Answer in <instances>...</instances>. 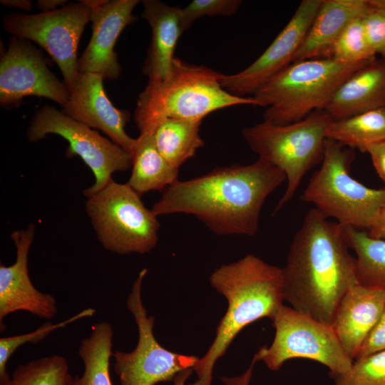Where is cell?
<instances>
[{
    "label": "cell",
    "mask_w": 385,
    "mask_h": 385,
    "mask_svg": "<svg viewBox=\"0 0 385 385\" xmlns=\"http://www.w3.org/2000/svg\"><path fill=\"white\" fill-rule=\"evenodd\" d=\"M367 233L371 237L385 240V205L380 210Z\"/></svg>",
    "instance_id": "cell-35"
},
{
    "label": "cell",
    "mask_w": 385,
    "mask_h": 385,
    "mask_svg": "<svg viewBox=\"0 0 385 385\" xmlns=\"http://www.w3.org/2000/svg\"><path fill=\"white\" fill-rule=\"evenodd\" d=\"M322 0H303L292 17L266 50L244 70L223 74L222 86L240 97L255 92L292 63L320 6Z\"/></svg>",
    "instance_id": "cell-14"
},
{
    "label": "cell",
    "mask_w": 385,
    "mask_h": 385,
    "mask_svg": "<svg viewBox=\"0 0 385 385\" xmlns=\"http://www.w3.org/2000/svg\"><path fill=\"white\" fill-rule=\"evenodd\" d=\"M286 175L258 158L249 165L216 168L167 188L151 210L157 216L192 215L220 235L253 236L262 206Z\"/></svg>",
    "instance_id": "cell-1"
},
{
    "label": "cell",
    "mask_w": 385,
    "mask_h": 385,
    "mask_svg": "<svg viewBox=\"0 0 385 385\" xmlns=\"http://www.w3.org/2000/svg\"><path fill=\"white\" fill-rule=\"evenodd\" d=\"M86 210L100 242L112 252L145 254L158 243V217L127 183L111 180L87 197Z\"/></svg>",
    "instance_id": "cell-8"
},
{
    "label": "cell",
    "mask_w": 385,
    "mask_h": 385,
    "mask_svg": "<svg viewBox=\"0 0 385 385\" xmlns=\"http://www.w3.org/2000/svg\"><path fill=\"white\" fill-rule=\"evenodd\" d=\"M76 385H79L78 381V376H76Z\"/></svg>",
    "instance_id": "cell-41"
},
{
    "label": "cell",
    "mask_w": 385,
    "mask_h": 385,
    "mask_svg": "<svg viewBox=\"0 0 385 385\" xmlns=\"http://www.w3.org/2000/svg\"><path fill=\"white\" fill-rule=\"evenodd\" d=\"M371 62L346 63L330 58L294 62L264 84L253 97L260 106L267 107L265 121L276 125L297 122L314 111H323L339 86Z\"/></svg>",
    "instance_id": "cell-5"
},
{
    "label": "cell",
    "mask_w": 385,
    "mask_h": 385,
    "mask_svg": "<svg viewBox=\"0 0 385 385\" xmlns=\"http://www.w3.org/2000/svg\"><path fill=\"white\" fill-rule=\"evenodd\" d=\"M223 74L205 66L190 64L175 58L169 76L149 81L138 95L134 111L135 125L142 133H153L169 118L202 120L217 110L239 106H260L254 97H240L221 85Z\"/></svg>",
    "instance_id": "cell-4"
},
{
    "label": "cell",
    "mask_w": 385,
    "mask_h": 385,
    "mask_svg": "<svg viewBox=\"0 0 385 385\" xmlns=\"http://www.w3.org/2000/svg\"><path fill=\"white\" fill-rule=\"evenodd\" d=\"M240 0H193L180 9L183 31L203 16H232L242 4Z\"/></svg>",
    "instance_id": "cell-31"
},
{
    "label": "cell",
    "mask_w": 385,
    "mask_h": 385,
    "mask_svg": "<svg viewBox=\"0 0 385 385\" xmlns=\"http://www.w3.org/2000/svg\"><path fill=\"white\" fill-rule=\"evenodd\" d=\"M103 80L96 73H78L61 111L77 121L101 130L130 154L135 138L125 130L130 113L113 105L105 92Z\"/></svg>",
    "instance_id": "cell-17"
},
{
    "label": "cell",
    "mask_w": 385,
    "mask_h": 385,
    "mask_svg": "<svg viewBox=\"0 0 385 385\" xmlns=\"http://www.w3.org/2000/svg\"><path fill=\"white\" fill-rule=\"evenodd\" d=\"M362 16L354 18L346 25L326 58L346 63L371 62L376 59L366 35Z\"/></svg>",
    "instance_id": "cell-28"
},
{
    "label": "cell",
    "mask_w": 385,
    "mask_h": 385,
    "mask_svg": "<svg viewBox=\"0 0 385 385\" xmlns=\"http://www.w3.org/2000/svg\"><path fill=\"white\" fill-rule=\"evenodd\" d=\"M369 11L368 0H322L292 63L326 58L334 42L346 25L354 18L362 16Z\"/></svg>",
    "instance_id": "cell-21"
},
{
    "label": "cell",
    "mask_w": 385,
    "mask_h": 385,
    "mask_svg": "<svg viewBox=\"0 0 385 385\" xmlns=\"http://www.w3.org/2000/svg\"><path fill=\"white\" fill-rule=\"evenodd\" d=\"M255 363L256 361L252 359L249 368L242 374L232 377L222 376V381L225 385H250Z\"/></svg>",
    "instance_id": "cell-36"
},
{
    "label": "cell",
    "mask_w": 385,
    "mask_h": 385,
    "mask_svg": "<svg viewBox=\"0 0 385 385\" xmlns=\"http://www.w3.org/2000/svg\"><path fill=\"white\" fill-rule=\"evenodd\" d=\"M344 227L348 245L356 255L358 284L385 290V240L371 237L362 230Z\"/></svg>",
    "instance_id": "cell-26"
},
{
    "label": "cell",
    "mask_w": 385,
    "mask_h": 385,
    "mask_svg": "<svg viewBox=\"0 0 385 385\" xmlns=\"http://www.w3.org/2000/svg\"><path fill=\"white\" fill-rule=\"evenodd\" d=\"M371 10L385 13V0H368Z\"/></svg>",
    "instance_id": "cell-40"
},
{
    "label": "cell",
    "mask_w": 385,
    "mask_h": 385,
    "mask_svg": "<svg viewBox=\"0 0 385 385\" xmlns=\"http://www.w3.org/2000/svg\"><path fill=\"white\" fill-rule=\"evenodd\" d=\"M35 226L15 230L11 234L16 247V261L9 266L0 264V326L4 319L17 311L28 312L40 319H51L57 314L55 297L35 288L29 275L28 257Z\"/></svg>",
    "instance_id": "cell-16"
},
{
    "label": "cell",
    "mask_w": 385,
    "mask_h": 385,
    "mask_svg": "<svg viewBox=\"0 0 385 385\" xmlns=\"http://www.w3.org/2000/svg\"><path fill=\"white\" fill-rule=\"evenodd\" d=\"M332 121L327 113L317 111L292 123L276 125L264 120L242 129L244 139L259 158L286 175L287 188L273 214L293 197L305 174L322 162L327 128Z\"/></svg>",
    "instance_id": "cell-7"
},
{
    "label": "cell",
    "mask_w": 385,
    "mask_h": 385,
    "mask_svg": "<svg viewBox=\"0 0 385 385\" xmlns=\"http://www.w3.org/2000/svg\"><path fill=\"white\" fill-rule=\"evenodd\" d=\"M384 107L385 59H375L345 80L323 111L340 120Z\"/></svg>",
    "instance_id": "cell-19"
},
{
    "label": "cell",
    "mask_w": 385,
    "mask_h": 385,
    "mask_svg": "<svg viewBox=\"0 0 385 385\" xmlns=\"http://www.w3.org/2000/svg\"><path fill=\"white\" fill-rule=\"evenodd\" d=\"M327 138L365 153L368 145L385 140V107L340 120H332Z\"/></svg>",
    "instance_id": "cell-25"
},
{
    "label": "cell",
    "mask_w": 385,
    "mask_h": 385,
    "mask_svg": "<svg viewBox=\"0 0 385 385\" xmlns=\"http://www.w3.org/2000/svg\"><path fill=\"white\" fill-rule=\"evenodd\" d=\"M48 134L66 139L68 142L66 156L80 157L93 172L95 182L83 191L86 197L103 188L113 179L114 173L126 171L132 166L130 154L121 147L92 128L46 105L33 115L27 137L36 142Z\"/></svg>",
    "instance_id": "cell-11"
},
{
    "label": "cell",
    "mask_w": 385,
    "mask_h": 385,
    "mask_svg": "<svg viewBox=\"0 0 385 385\" xmlns=\"http://www.w3.org/2000/svg\"><path fill=\"white\" fill-rule=\"evenodd\" d=\"M365 153L370 155L376 171L385 184V140L368 145Z\"/></svg>",
    "instance_id": "cell-34"
},
{
    "label": "cell",
    "mask_w": 385,
    "mask_h": 385,
    "mask_svg": "<svg viewBox=\"0 0 385 385\" xmlns=\"http://www.w3.org/2000/svg\"><path fill=\"white\" fill-rule=\"evenodd\" d=\"M193 369H185L178 373L173 379V385H186V381L192 374ZM188 385H211V383H207L200 379H197L194 383Z\"/></svg>",
    "instance_id": "cell-38"
},
{
    "label": "cell",
    "mask_w": 385,
    "mask_h": 385,
    "mask_svg": "<svg viewBox=\"0 0 385 385\" xmlns=\"http://www.w3.org/2000/svg\"><path fill=\"white\" fill-rule=\"evenodd\" d=\"M385 308V290L356 284L342 297L332 327L347 356L354 361Z\"/></svg>",
    "instance_id": "cell-18"
},
{
    "label": "cell",
    "mask_w": 385,
    "mask_h": 385,
    "mask_svg": "<svg viewBox=\"0 0 385 385\" xmlns=\"http://www.w3.org/2000/svg\"><path fill=\"white\" fill-rule=\"evenodd\" d=\"M384 349H385V308L378 322L363 344L356 359Z\"/></svg>",
    "instance_id": "cell-33"
},
{
    "label": "cell",
    "mask_w": 385,
    "mask_h": 385,
    "mask_svg": "<svg viewBox=\"0 0 385 385\" xmlns=\"http://www.w3.org/2000/svg\"><path fill=\"white\" fill-rule=\"evenodd\" d=\"M91 7L86 0L68 3L51 12L3 16L4 30L34 41L46 50L58 65L69 90L78 74L77 52L86 25L91 21Z\"/></svg>",
    "instance_id": "cell-12"
},
{
    "label": "cell",
    "mask_w": 385,
    "mask_h": 385,
    "mask_svg": "<svg viewBox=\"0 0 385 385\" xmlns=\"http://www.w3.org/2000/svg\"><path fill=\"white\" fill-rule=\"evenodd\" d=\"M201 120L169 118L163 120L153 135L155 146L163 157L179 169L204 145L200 135Z\"/></svg>",
    "instance_id": "cell-23"
},
{
    "label": "cell",
    "mask_w": 385,
    "mask_h": 385,
    "mask_svg": "<svg viewBox=\"0 0 385 385\" xmlns=\"http://www.w3.org/2000/svg\"><path fill=\"white\" fill-rule=\"evenodd\" d=\"M96 309L88 307L60 322L53 324L45 322L36 330L24 334L1 337L0 339V385H4L10 379L6 370L7 362L11 356L21 346L26 343L37 344L53 332L63 328L78 319L91 317Z\"/></svg>",
    "instance_id": "cell-29"
},
{
    "label": "cell",
    "mask_w": 385,
    "mask_h": 385,
    "mask_svg": "<svg viewBox=\"0 0 385 385\" xmlns=\"http://www.w3.org/2000/svg\"><path fill=\"white\" fill-rule=\"evenodd\" d=\"M333 385H385V349L354 360Z\"/></svg>",
    "instance_id": "cell-30"
},
{
    "label": "cell",
    "mask_w": 385,
    "mask_h": 385,
    "mask_svg": "<svg viewBox=\"0 0 385 385\" xmlns=\"http://www.w3.org/2000/svg\"><path fill=\"white\" fill-rule=\"evenodd\" d=\"M4 385H76L66 359L51 355L20 364Z\"/></svg>",
    "instance_id": "cell-27"
},
{
    "label": "cell",
    "mask_w": 385,
    "mask_h": 385,
    "mask_svg": "<svg viewBox=\"0 0 385 385\" xmlns=\"http://www.w3.org/2000/svg\"><path fill=\"white\" fill-rule=\"evenodd\" d=\"M369 43L375 53L385 58V13L371 10L362 16Z\"/></svg>",
    "instance_id": "cell-32"
},
{
    "label": "cell",
    "mask_w": 385,
    "mask_h": 385,
    "mask_svg": "<svg viewBox=\"0 0 385 385\" xmlns=\"http://www.w3.org/2000/svg\"><path fill=\"white\" fill-rule=\"evenodd\" d=\"M148 273L140 271L128 297L126 305L138 327V340L130 352L113 353L114 371L120 385H155L173 381L180 371L193 369L198 357L170 351L162 346L153 334L155 319L148 316L141 297L142 284Z\"/></svg>",
    "instance_id": "cell-10"
},
{
    "label": "cell",
    "mask_w": 385,
    "mask_h": 385,
    "mask_svg": "<svg viewBox=\"0 0 385 385\" xmlns=\"http://www.w3.org/2000/svg\"><path fill=\"white\" fill-rule=\"evenodd\" d=\"M113 337L112 324L101 322L94 324L89 337L81 341L78 355L84 371L78 376L79 385H113L109 372Z\"/></svg>",
    "instance_id": "cell-24"
},
{
    "label": "cell",
    "mask_w": 385,
    "mask_h": 385,
    "mask_svg": "<svg viewBox=\"0 0 385 385\" xmlns=\"http://www.w3.org/2000/svg\"><path fill=\"white\" fill-rule=\"evenodd\" d=\"M275 329L269 346H262L254 355L271 371L279 370L292 359H306L326 366L335 379L347 373L354 361L344 351L332 325L282 305L272 319Z\"/></svg>",
    "instance_id": "cell-9"
},
{
    "label": "cell",
    "mask_w": 385,
    "mask_h": 385,
    "mask_svg": "<svg viewBox=\"0 0 385 385\" xmlns=\"http://www.w3.org/2000/svg\"><path fill=\"white\" fill-rule=\"evenodd\" d=\"M354 157L353 149L327 138L321 166L301 200L344 227L369 230L385 205V188H369L353 178L350 168Z\"/></svg>",
    "instance_id": "cell-6"
},
{
    "label": "cell",
    "mask_w": 385,
    "mask_h": 385,
    "mask_svg": "<svg viewBox=\"0 0 385 385\" xmlns=\"http://www.w3.org/2000/svg\"><path fill=\"white\" fill-rule=\"evenodd\" d=\"M91 7L92 35L78 60L79 73H93L103 79L119 77L121 67L114 46L117 39L136 16L133 11L138 0H86Z\"/></svg>",
    "instance_id": "cell-15"
},
{
    "label": "cell",
    "mask_w": 385,
    "mask_h": 385,
    "mask_svg": "<svg viewBox=\"0 0 385 385\" xmlns=\"http://www.w3.org/2000/svg\"><path fill=\"white\" fill-rule=\"evenodd\" d=\"M70 90L48 68L42 51L30 41L12 36L0 61V103L4 108L19 105L26 96L48 98L62 107Z\"/></svg>",
    "instance_id": "cell-13"
},
{
    "label": "cell",
    "mask_w": 385,
    "mask_h": 385,
    "mask_svg": "<svg viewBox=\"0 0 385 385\" xmlns=\"http://www.w3.org/2000/svg\"><path fill=\"white\" fill-rule=\"evenodd\" d=\"M212 287L227 299V311L206 354L193 368L198 379L211 383L217 360L247 325L274 317L283 305L282 270L250 254L217 268L210 277Z\"/></svg>",
    "instance_id": "cell-3"
},
{
    "label": "cell",
    "mask_w": 385,
    "mask_h": 385,
    "mask_svg": "<svg viewBox=\"0 0 385 385\" xmlns=\"http://www.w3.org/2000/svg\"><path fill=\"white\" fill-rule=\"evenodd\" d=\"M130 155L132 170L126 183L140 195L153 190H165L178 180L179 169L159 153L153 133L140 134Z\"/></svg>",
    "instance_id": "cell-22"
},
{
    "label": "cell",
    "mask_w": 385,
    "mask_h": 385,
    "mask_svg": "<svg viewBox=\"0 0 385 385\" xmlns=\"http://www.w3.org/2000/svg\"><path fill=\"white\" fill-rule=\"evenodd\" d=\"M344 226L317 209L305 215L282 270L283 297L290 307L332 325L344 294L359 284L356 258Z\"/></svg>",
    "instance_id": "cell-2"
},
{
    "label": "cell",
    "mask_w": 385,
    "mask_h": 385,
    "mask_svg": "<svg viewBox=\"0 0 385 385\" xmlns=\"http://www.w3.org/2000/svg\"><path fill=\"white\" fill-rule=\"evenodd\" d=\"M1 4L6 6L17 8L30 11L32 10L33 5L30 0H1Z\"/></svg>",
    "instance_id": "cell-39"
},
{
    "label": "cell",
    "mask_w": 385,
    "mask_h": 385,
    "mask_svg": "<svg viewBox=\"0 0 385 385\" xmlns=\"http://www.w3.org/2000/svg\"><path fill=\"white\" fill-rule=\"evenodd\" d=\"M143 18L152 29V39L143 66L149 81H159L170 73L177 42L184 32L180 8L158 0L143 1Z\"/></svg>",
    "instance_id": "cell-20"
},
{
    "label": "cell",
    "mask_w": 385,
    "mask_h": 385,
    "mask_svg": "<svg viewBox=\"0 0 385 385\" xmlns=\"http://www.w3.org/2000/svg\"><path fill=\"white\" fill-rule=\"evenodd\" d=\"M68 4L66 0H38L36 6L41 12H51Z\"/></svg>",
    "instance_id": "cell-37"
}]
</instances>
